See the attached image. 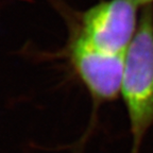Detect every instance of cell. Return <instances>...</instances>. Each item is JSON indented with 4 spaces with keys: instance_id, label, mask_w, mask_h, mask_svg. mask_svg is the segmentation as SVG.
<instances>
[{
    "instance_id": "obj_2",
    "label": "cell",
    "mask_w": 153,
    "mask_h": 153,
    "mask_svg": "<svg viewBox=\"0 0 153 153\" xmlns=\"http://www.w3.org/2000/svg\"><path fill=\"white\" fill-rule=\"evenodd\" d=\"M131 0H104L82 14L76 30L103 52L126 55L136 34L140 14Z\"/></svg>"
},
{
    "instance_id": "obj_4",
    "label": "cell",
    "mask_w": 153,
    "mask_h": 153,
    "mask_svg": "<svg viewBox=\"0 0 153 153\" xmlns=\"http://www.w3.org/2000/svg\"><path fill=\"white\" fill-rule=\"evenodd\" d=\"M138 7H145L148 5H153V0H131Z\"/></svg>"
},
{
    "instance_id": "obj_3",
    "label": "cell",
    "mask_w": 153,
    "mask_h": 153,
    "mask_svg": "<svg viewBox=\"0 0 153 153\" xmlns=\"http://www.w3.org/2000/svg\"><path fill=\"white\" fill-rule=\"evenodd\" d=\"M68 59L96 108L120 96L124 55L99 50L76 29L68 44Z\"/></svg>"
},
{
    "instance_id": "obj_1",
    "label": "cell",
    "mask_w": 153,
    "mask_h": 153,
    "mask_svg": "<svg viewBox=\"0 0 153 153\" xmlns=\"http://www.w3.org/2000/svg\"><path fill=\"white\" fill-rule=\"evenodd\" d=\"M120 96L130 123L131 153H139L153 127V5L143 7L138 29L124 55Z\"/></svg>"
}]
</instances>
